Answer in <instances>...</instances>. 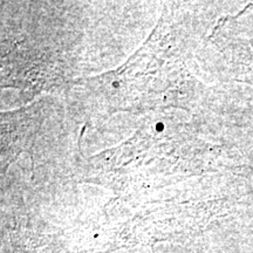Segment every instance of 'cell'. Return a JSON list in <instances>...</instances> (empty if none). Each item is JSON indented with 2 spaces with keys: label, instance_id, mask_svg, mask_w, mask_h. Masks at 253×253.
I'll return each mask as SVG.
<instances>
[{
  "label": "cell",
  "instance_id": "obj_1",
  "mask_svg": "<svg viewBox=\"0 0 253 253\" xmlns=\"http://www.w3.org/2000/svg\"><path fill=\"white\" fill-rule=\"evenodd\" d=\"M155 128H156L157 131H163L164 130V125H163V123L160 122V123H157Z\"/></svg>",
  "mask_w": 253,
  "mask_h": 253
},
{
  "label": "cell",
  "instance_id": "obj_2",
  "mask_svg": "<svg viewBox=\"0 0 253 253\" xmlns=\"http://www.w3.org/2000/svg\"><path fill=\"white\" fill-rule=\"evenodd\" d=\"M120 86V84H119V82H114V84H113V87H119Z\"/></svg>",
  "mask_w": 253,
  "mask_h": 253
}]
</instances>
